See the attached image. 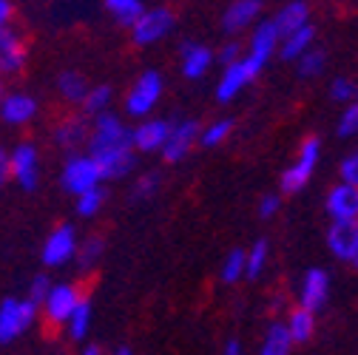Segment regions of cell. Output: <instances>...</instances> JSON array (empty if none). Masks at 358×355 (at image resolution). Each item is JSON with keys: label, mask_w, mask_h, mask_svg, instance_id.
I'll return each instance as SVG.
<instances>
[{"label": "cell", "mask_w": 358, "mask_h": 355, "mask_svg": "<svg viewBox=\"0 0 358 355\" xmlns=\"http://www.w3.org/2000/svg\"><path fill=\"white\" fill-rule=\"evenodd\" d=\"M88 157H92L103 173V180H120L134 168V145H131V128L108 111L92 117V131H88Z\"/></svg>", "instance_id": "1"}, {"label": "cell", "mask_w": 358, "mask_h": 355, "mask_svg": "<svg viewBox=\"0 0 358 355\" xmlns=\"http://www.w3.org/2000/svg\"><path fill=\"white\" fill-rule=\"evenodd\" d=\"M176 26V15L168 9V6H145L143 15L128 26V34H131V43L134 46H154V43L165 40Z\"/></svg>", "instance_id": "2"}, {"label": "cell", "mask_w": 358, "mask_h": 355, "mask_svg": "<svg viewBox=\"0 0 358 355\" xmlns=\"http://www.w3.org/2000/svg\"><path fill=\"white\" fill-rule=\"evenodd\" d=\"M162 97V74L159 71H143L137 80L131 82V88L125 92V114L128 117H148L154 111V106Z\"/></svg>", "instance_id": "3"}, {"label": "cell", "mask_w": 358, "mask_h": 355, "mask_svg": "<svg viewBox=\"0 0 358 355\" xmlns=\"http://www.w3.org/2000/svg\"><path fill=\"white\" fill-rule=\"evenodd\" d=\"M37 319V304L31 298H6L0 304V344L20 338Z\"/></svg>", "instance_id": "4"}, {"label": "cell", "mask_w": 358, "mask_h": 355, "mask_svg": "<svg viewBox=\"0 0 358 355\" xmlns=\"http://www.w3.org/2000/svg\"><path fill=\"white\" fill-rule=\"evenodd\" d=\"M262 68H264V63H259L256 57H250L245 52L239 60H234V63L225 66V71H222V80L216 85V97L222 103H231L245 85H250L262 74Z\"/></svg>", "instance_id": "5"}, {"label": "cell", "mask_w": 358, "mask_h": 355, "mask_svg": "<svg viewBox=\"0 0 358 355\" xmlns=\"http://www.w3.org/2000/svg\"><path fill=\"white\" fill-rule=\"evenodd\" d=\"M100 182H103V173H100L97 162L88 157V154H71V157L66 159L60 185H63L69 194L80 196V194H85V191L97 188Z\"/></svg>", "instance_id": "6"}, {"label": "cell", "mask_w": 358, "mask_h": 355, "mask_svg": "<svg viewBox=\"0 0 358 355\" xmlns=\"http://www.w3.org/2000/svg\"><path fill=\"white\" fill-rule=\"evenodd\" d=\"M29 66V43L17 26L0 31V80L23 74Z\"/></svg>", "instance_id": "7"}, {"label": "cell", "mask_w": 358, "mask_h": 355, "mask_svg": "<svg viewBox=\"0 0 358 355\" xmlns=\"http://www.w3.org/2000/svg\"><path fill=\"white\" fill-rule=\"evenodd\" d=\"M9 180H15L23 191H34L40 182V157L31 143H20L9 151Z\"/></svg>", "instance_id": "8"}, {"label": "cell", "mask_w": 358, "mask_h": 355, "mask_svg": "<svg viewBox=\"0 0 358 355\" xmlns=\"http://www.w3.org/2000/svg\"><path fill=\"white\" fill-rule=\"evenodd\" d=\"M319 151H322L319 137H307V140L301 143L299 162H296L293 168H287L285 176H282V191H285V194H299V191L310 182L313 168H316V162H319Z\"/></svg>", "instance_id": "9"}, {"label": "cell", "mask_w": 358, "mask_h": 355, "mask_svg": "<svg viewBox=\"0 0 358 355\" xmlns=\"http://www.w3.org/2000/svg\"><path fill=\"white\" fill-rule=\"evenodd\" d=\"M264 15V0H231L228 9L222 12V29L225 34H245L250 31Z\"/></svg>", "instance_id": "10"}, {"label": "cell", "mask_w": 358, "mask_h": 355, "mask_svg": "<svg viewBox=\"0 0 358 355\" xmlns=\"http://www.w3.org/2000/svg\"><path fill=\"white\" fill-rule=\"evenodd\" d=\"M196 140H199V122L196 119H179V122H171L168 137H165L159 151H162L165 162H179V159L188 157V151L194 148Z\"/></svg>", "instance_id": "11"}, {"label": "cell", "mask_w": 358, "mask_h": 355, "mask_svg": "<svg viewBox=\"0 0 358 355\" xmlns=\"http://www.w3.org/2000/svg\"><path fill=\"white\" fill-rule=\"evenodd\" d=\"M37 108L40 103L29 92H3V97H0V119L15 128L29 125L37 117Z\"/></svg>", "instance_id": "12"}, {"label": "cell", "mask_w": 358, "mask_h": 355, "mask_svg": "<svg viewBox=\"0 0 358 355\" xmlns=\"http://www.w3.org/2000/svg\"><path fill=\"white\" fill-rule=\"evenodd\" d=\"M216 63V55L199 40H182L179 43V66L188 80H199L210 71V66Z\"/></svg>", "instance_id": "13"}, {"label": "cell", "mask_w": 358, "mask_h": 355, "mask_svg": "<svg viewBox=\"0 0 358 355\" xmlns=\"http://www.w3.org/2000/svg\"><path fill=\"white\" fill-rule=\"evenodd\" d=\"M279 40H282V34H279V29H276V23H273V17H262L253 29H250V40H248V55L250 57H256L259 63H264L267 66V60H271L273 55H276V49H279Z\"/></svg>", "instance_id": "14"}, {"label": "cell", "mask_w": 358, "mask_h": 355, "mask_svg": "<svg viewBox=\"0 0 358 355\" xmlns=\"http://www.w3.org/2000/svg\"><path fill=\"white\" fill-rule=\"evenodd\" d=\"M88 131H92V117H85L83 111L80 114H69L55 128V143L63 151H77V148H83L88 143Z\"/></svg>", "instance_id": "15"}, {"label": "cell", "mask_w": 358, "mask_h": 355, "mask_svg": "<svg viewBox=\"0 0 358 355\" xmlns=\"http://www.w3.org/2000/svg\"><path fill=\"white\" fill-rule=\"evenodd\" d=\"M80 298H83V296L77 293V287H71V284H52L49 293H46V298H43V310H46V319H49L52 324H63V321H69L71 310L77 307Z\"/></svg>", "instance_id": "16"}, {"label": "cell", "mask_w": 358, "mask_h": 355, "mask_svg": "<svg viewBox=\"0 0 358 355\" xmlns=\"http://www.w3.org/2000/svg\"><path fill=\"white\" fill-rule=\"evenodd\" d=\"M77 250V233L71 225H60L57 231H52V236L43 245V264L49 268H60L66 264Z\"/></svg>", "instance_id": "17"}, {"label": "cell", "mask_w": 358, "mask_h": 355, "mask_svg": "<svg viewBox=\"0 0 358 355\" xmlns=\"http://www.w3.org/2000/svg\"><path fill=\"white\" fill-rule=\"evenodd\" d=\"M168 119H143L137 128H131V145L140 154H154L162 148L165 137H168Z\"/></svg>", "instance_id": "18"}, {"label": "cell", "mask_w": 358, "mask_h": 355, "mask_svg": "<svg viewBox=\"0 0 358 355\" xmlns=\"http://www.w3.org/2000/svg\"><path fill=\"white\" fill-rule=\"evenodd\" d=\"M310 46H316V26H313V23H307V26H301V29L287 31V34L279 40L276 55H279L282 60H287V63H296V60H299Z\"/></svg>", "instance_id": "19"}, {"label": "cell", "mask_w": 358, "mask_h": 355, "mask_svg": "<svg viewBox=\"0 0 358 355\" xmlns=\"http://www.w3.org/2000/svg\"><path fill=\"white\" fill-rule=\"evenodd\" d=\"M327 242L338 259L350 261V256L358 247V219H336V225L327 233Z\"/></svg>", "instance_id": "20"}, {"label": "cell", "mask_w": 358, "mask_h": 355, "mask_svg": "<svg viewBox=\"0 0 358 355\" xmlns=\"http://www.w3.org/2000/svg\"><path fill=\"white\" fill-rule=\"evenodd\" d=\"M327 210L333 219H358V185H338L330 191Z\"/></svg>", "instance_id": "21"}, {"label": "cell", "mask_w": 358, "mask_h": 355, "mask_svg": "<svg viewBox=\"0 0 358 355\" xmlns=\"http://www.w3.org/2000/svg\"><path fill=\"white\" fill-rule=\"evenodd\" d=\"M327 290H330V279L324 270H310L304 276V290H301V307L307 310H322L327 304Z\"/></svg>", "instance_id": "22"}, {"label": "cell", "mask_w": 358, "mask_h": 355, "mask_svg": "<svg viewBox=\"0 0 358 355\" xmlns=\"http://www.w3.org/2000/svg\"><path fill=\"white\" fill-rule=\"evenodd\" d=\"M273 23H276V29H279L282 37H285L287 31H293V29H301V26L313 23V20H310L307 0H287V3L273 15Z\"/></svg>", "instance_id": "23"}, {"label": "cell", "mask_w": 358, "mask_h": 355, "mask_svg": "<svg viewBox=\"0 0 358 355\" xmlns=\"http://www.w3.org/2000/svg\"><path fill=\"white\" fill-rule=\"evenodd\" d=\"M88 88H92V82H88L85 74L77 71V68H66V71L57 74V94H60L69 106H80Z\"/></svg>", "instance_id": "24"}, {"label": "cell", "mask_w": 358, "mask_h": 355, "mask_svg": "<svg viewBox=\"0 0 358 355\" xmlns=\"http://www.w3.org/2000/svg\"><path fill=\"white\" fill-rule=\"evenodd\" d=\"M103 9H106V15H108L117 26L128 29L134 20L143 15L145 3H143V0H103Z\"/></svg>", "instance_id": "25"}, {"label": "cell", "mask_w": 358, "mask_h": 355, "mask_svg": "<svg viewBox=\"0 0 358 355\" xmlns=\"http://www.w3.org/2000/svg\"><path fill=\"white\" fill-rule=\"evenodd\" d=\"M111 100H114L111 85H92V88L85 92L83 103H80V111H83L85 117H97V114H103V111L111 108Z\"/></svg>", "instance_id": "26"}, {"label": "cell", "mask_w": 358, "mask_h": 355, "mask_svg": "<svg viewBox=\"0 0 358 355\" xmlns=\"http://www.w3.org/2000/svg\"><path fill=\"white\" fill-rule=\"evenodd\" d=\"M287 330H290V338H293V341H299V344L310 341V338H313V330H316V319H313V310H307V307L293 310Z\"/></svg>", "instance_id": "27"}, {"label": "cell", "mask_w": 358, "mask_h": 355, "mask_svg": "<svg viewBox=\"0 0 358 355\" xmlns=\"http://www.w3.org/2000/svg\"><path fill=\"white\" fill-rule=\"evenodd\" d=\"M290 347H293L290 330H287L285 324H273L271 330H267V338H264L262 355H290Z\"/></svg>", "instance_id": "28"}, {"label": "cell", "mask_w": 358, "mask_h": 355, "mask_svg": "<svg viewBox=\"0 0 358 355\" xmlns=\"http://www.w3.org/2000/svg\"><path fill=\"white\" fill-rule=\"evenodd\" d=\"M69 333H71V338H85V333H88V324H92V301L88 298H80L77 301V307L71 310V316H69Z\"/></svg>", "instance_id": "29"}, {"label": "cell", "mask_w": 358, "mask_h": 355, "mask_svg": "<svg viewBox=\"0 0 358 355\" xmlns=\"http://www.w3.org/2000/svg\"><path fill=\"white\" fill-rule=\"evenodd\" d=\"M296 68H299L301 77L313 80V77H319V74L327 68V55H324L322 49H316V46H310V49L296 60Z\"/></svg>", "instance_id": "30"}, {"label": "cell", "mask_w": 358, "mask_h": 355, "mask_svg": "<svg viewBox=\"0 0 358 355\" xmlns=\"http://www.w3.org/2000/svg\"><path fill=\"white\" fill-rule=\"evenodd\" d=\"M74 256H77V261H80L83 270H85V268H94V264L100 261V256H103V239H100V236L85 239V242L74 250Z\"/></svg>", "instance_id": "31"}, {"label": "cell", "mask_w": 358, "mask_h": 355, "mask_svg": "<svg viewBox=\"0 0 358 355\" xmlns=\"http://www.w3.org/2000/svg\"><path fill=\"white\" fill-rule=\"evenodd\" d=\"M231 131H234V119H216L213 125H208L202 131V145L205 148H213L219 143H225L231 137Z\"/></svg>", "instance_id": "32"}, {"label": "cell", "mask_w": 358, "mask_h": 355, "mask_svg": "<svg viewBox=\"0 0 358 355\" xmlns=\"http://www.w3.org/2000/svg\"><path fill=\"white\" fill-rule=\"evenodd\" d=\"M330 97L336 103H358V82H352L350 77H336L330 82Z\"/></svg>", "instance_id": "33"}, {"label": "cell", "mask_w": 358, "mask_h": 355, "mask_svg": "<svg viewBox=\"0 0 358 355\" xmlns=\"http://www.w3.org/2000/svg\"><path fill=\"white\" fill-rule=\"evenodd\" d=\"M103 199H106V194L100 191V185L92 188V191H85V194H80L77 213H80V216H94V213L103 208Z\"/></svg>", "instance_id": "34"}, {"label": "cell", "mask_w": 358, "mask_h": 355, "mask_svg": "<svg viewBox=\"0 0 358 355\" xmlns=\"http://www.w3.org/2000/svg\"><path fill=\"white\" fill-rule=\"evenodd\" d=\"M264 259H267V239H259L256 245H253V250H250V256L245 259V264H248V276L250 279H256L259 273H262V268H264Z\"/></svg>", "instance_id": "35"}, {"label": "cell", "mask_w": 358, "mask_h": 355, "mask_svg": "<svg viewBox=\"0 0 358 355\" xmlns=\"http://www.w3.org/2000/svg\"><path fill=\"white\" fill-rule=\"evenodd\" d=\"M245 250H234L228 259H225V264H222V279L225 282H236L242 273H245Z\"/></svg>", "instance_id": "36"}, {"label": "cell", "mask_w": 358, "mask_h": 355, "mask_svg": "<svg viewBox=\"0 0 358 355\" xmlns=\"http://www.w3.org/2000/svg\"><path fill=\"white\" fill-rule=\"evenodd\" d=\"M358 134V103H347L338 119V137H352Z\"/></svg>", "instance_id": "37"}, {"label": "cell", "mask_w": 358, "mask_h": 355, "mask_svg": "<svg viewBox=\"0 0 358 355\" xmlns=\"http://www.w3.org/2000/svg\"><path fill=\"white\" fill-rule=\"evenodd\" d=\"M157 188H159V176L157 173H145V176L137 180V185H134L131 199H148V196H154Z\"/></svg>", "instance_id": "38"}, {"label": "cell", "mask_w": 358, "mask_h": 355, "mask_svg": "<svg viewBox=\"0 0 358 355\" xmlns=\"http://www.w3.org/2000/svg\"><path fill=\"white\" fill-rule=\"evenodd\" d=\"M242 55H245V46H242V43H239V40H228V43H225V46H222V49H219L216 60H219L222 66H228V63L239 60Z\"/></svg>", "instance_id": "39"}, {"label": "cell", "mask_w": 358, "mask_h": 355, "mask_svg": "<svg viewBox=\"0 0 358 355\" xmlns=\"http://www.w3.org/2000/svg\"><path fill=\"white\" fill-rule=\"evenodd\" d=\"M49 287H52V282H49L46 276H34V279H31V287H29V298L40 307L43 298H46V293H49Z\"/></svg>", "instance_id": "40"}, {"label": "cell", "mask_w": 358, "mask_h": 355, "mask_svg": "<svg viewBox=\"0 0 358 355\" xmlns=\"http://www.w3.org/2000/svg\"><path fill=\"white\" fill-rule=\"evenodd\" d=\"M15 17H17V6L15 0H0V31L15 26Z\"/></svg>", "instance_id": "41"}, {"label": "cell", "mask_w": 358, "mask_h": 355, "mask_svg": "<svg viewBox=\"0 0 358 355\" xmlns=\"http://www.w3.org/2000/svg\"><path fill=\"white\" fill-rule=\"evenodd\" d=\"M341 176H344V182L358 185V154H352L341 162Z\"/></svg>", "instance_id": "42"}, {"label": "cell", "mask_w": 358, "mask_h": 355, "mask_svg": "<svg viewBox=\"0 0 358 355\" xmlns=\"http://www.w3.org/2000/svg\"><path fill=\"white\" fill-rule=\"evenodd\" d=\"M276 210H279V196H273V194H271V196H264V199H262V205H259L262 219H271Z\"/></svg>", "instance_id": "43"}, {"label": "cell", "mask_w": 358, "mask_h": 355, "mask_svg": "<svg viewBox=\"0 0 358 355\" xmlns=\"http://www.w3.org/2000/svg\"><path fill=\"white\" fill-rule=\"evenodd\" d=\"M6 182H9V151L0 145V191H3Z\"/></svg>", "instance_id": "44"}, {"label": "cell", "mask_w": 358, "mask_h": 355, "mask_svg": "<svg viewBox=\"0 0 358 355\" xmlns=\"http://www.w3.org/2000/svg\"><path fill=\"white\" fill-rule=\"evenodd\" d=\"M225 355H239V344H236V341H228V347H225Z\"/></svg>", "instance_id": "45"}, {"label": "cell", "mask_w": 358, "mask_h": 355, "mask_svg": "<svg viewBox=\"0 0 358 355\" xmlns=\"http://www.w3.org/2000/svg\"><path fill=\"white\" fill-rule=\"evenodd\" d=\"M83 355H100V347H85Z\"/></svg>", "instance_id": "46"}, {"label": "cell", "mask_w": 358, "mask_h": 355, "mask_svg": "<svg viewBox=\"0 0 358 355\" xmlns=\"http://www.w3.org/2000/svg\"><path fill=\"white\" fill-rule=\"evenodd\" d=\"M350 261H352V268H358V247H355V253L350 256Z\"/></svg>", "instance_id": "47"}, {"label": "cell", "mask_w": 358, "mask_h": 355, "mask_svg": "<svg viewBox=\"0 0 358 355\" xmlns=\"http://www.w3.org/2000/svg\"><path fill=\"white\" fill-rule=\"evenodd\" d=\"M117 355H134V352H131V349H128V347H122V349H120V352H117Z\"/></svg>", "instance_id": "48"}, {"label": "cell", "mask_w": 358, "mask_h": 355, "mask_svg": "<svg viewBox=\"0 0 358 355\" xmlns=\"http://www.w3.org/2000/svg\"><path fill=\"white\" fill-rule=\"evenodd\" d=\"M0 97H3V80H0Z\"/></svg>", "instance_id": "49"}]
</instances>
